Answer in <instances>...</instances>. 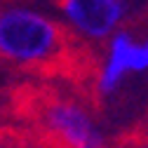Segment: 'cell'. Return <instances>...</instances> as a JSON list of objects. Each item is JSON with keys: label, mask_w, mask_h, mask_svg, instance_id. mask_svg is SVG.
<instances>
[{"label": "cell", "mask_w": 148, "mask_h": 148, "mask_svg": "<svg viewBox=\"0 0 148 148\" xmlns=\"http://www.w3.org/2000/svg\"><path fill=\"white\" fill-rule=\"evenodd\" d=\"M68 31L52 14L28 5L0 7V59L16 66H42L61 57Z\"/></svg>", "instance_id": "6da1fadb"}, {"label": "cell", "mask_w": 148, "mask_h": 148, "mask_svg": "<svg viewBox=\"0 0 148 148\" xmlns=\"http://www.w3.org/2000/svg\"><path fill=\"white\" fill-rule=\"evenodd\" d=\"M61 24L87 42H106L132 16L129 0H54Z\"/></svg>", "instance_id": "3957f363"}, {"label": "cell", "mask_w": 148, "mask_h": 148, "mask_svg": "<svg viewBox=\"0 0 148 148\" xmlns=\"http://www.w3.org/2000/svg\"><path fill=\"white\" fill-rule=\"evenodd\" d=\"M42 127L64 148H106L108 139L92 110L73 99H54L42 110Z\"/></svg>", "instance_id": "277c9868"}, {"label": "cell", "mask_w": 148, "mask_h": 148, "mask_svg": "<svg viewBox=\"0 0 148 148\" xmlns=\"http://www.w3.org/2000/svg\"><path fill=\"white\" fill-rule=\"evenodd\" d=\"M148 71V42L134 31L120 28L103 42V57L97 71V94L113 99L125 85Z\"/></svg>", "instance_id": "7a4b0ae2"}, {"label": "cell", "mask_w": 148, "mask_h": 148, "mask_svg": "<svg viewBox=\"0 0 148 148\" xmlns=\"http://www.w3.org/2000/svg\"><path fill=\"white\" fill-rule=\"evenodd\" d=\"M0 148H19L16 143H12L10 139H0Z\"/></svg>", "instance_id": "5b68a950"}, {"label": "cell", "mask_w": 148, "mask_h": 148, "mask_svg": "<svg viewBox=\"0 0 148 148\" xmlns=\"http://www.w3.org/2000/svg\"><path fill=\"white\" fill-rule=\"evenodd\" d=\"M0 3H3V0H0Z\"/></svg>", "instance_id": "8992f818"}]
</instances>
